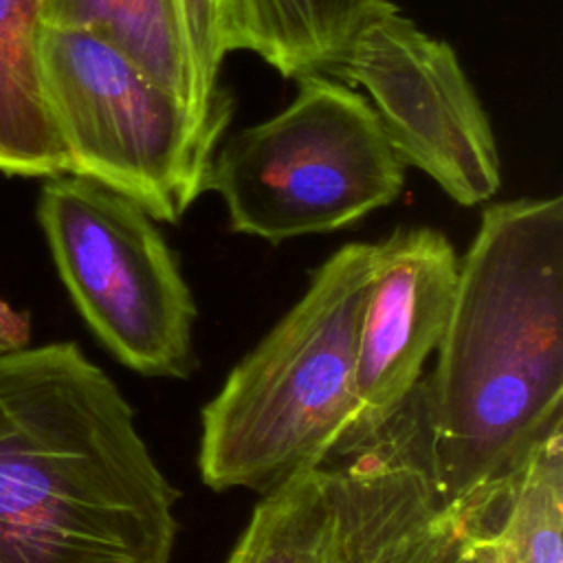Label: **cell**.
Wrapping results in <instances>:
<instances>
[{"instance_id": "5b68a950", "label": "cell", "mask_w": 563, "mask_h": 563, "mask_svg": "<svg viewBox=\"0 0 563 563\" xmlns=\"http://www.w3.org/2000/svg\"><path fill=\"white\" fill-rule=\"evenodd\" d=\"M42 77L68 174L130 198L167 224L205 194L224 130L200 121L112 42L44 24Z\"/></svg>"}, {"instance_id": "30bf717a", "label": "cell", "mask_w": 563, "mask_h": 563, "mask_svg": "<svg viewBox=\"0 0 563 563\" xmlns=\"http://www.w3.org/2000/svg\"><path fill=\"white\" fill-rule=\"evenodd\" d=\"M224 563H365L341 468L308 466L266 490Z\"/></svg>"}, {"instance_id": "9a60e30c", "label": "cell", "mask_w": 563, "mask_h": 563, "mask_svg": "<svg viewBox=\"0 0 563 563\" xmlns=\"http://www.w3.org/2000/svg\"><path fill=\"white\" fill-rule=\"evenodd\" d=\"M191 77L194 114L216 128L231 119V95L220 88L218 75L229 44L227 0H174Z\"/></svg>"}, {"instance_id": "2e32d148", "label": "cell", "mask_w": 563, "mask_h": 563, "mask_svg": "<svg viewBox=\"0 0 563 563\" xmlns=\"http://www.w3.org/2000/svg\"><path fill=\"white\" fill-rule=\"evenodd\" d=\"M31 343V317L0 297V354Z\"/></svg>"}, {"instance_id": "8fae6325", "label": "cell", "mask_w": 563, "mask_h": 563, "mask_svg": "<svg viewBox=\"0 0 563 563\" xmlns=\"http://www.w3.org/2000/svg\"><path fill=\"white\" fill-rule=\"evenodd\" d=\"M475 563H563V427L519 471L460 508Z\"/></svg>"}, {"instance_id": "ba28073f", "label": "cell", "mask_w": 563, "mask_h": 563, "mask_svg": "<svg viewBox=\"0 0 563 563\" xmlns=\"http://www.w3.org/2000/svg\"><path fill=\"white\" fill-rule=\"evenodd\" d=\"M460 257L431 227H398L372 242L356 341V420L339 449L352 453L409 400L446 330Z\"/></svg>"}, {"instance_id": "7a4b0ae2", "label": "cell", "mask_w": 563, "mask_h": 563, "mask_svg": "<svg viewBox=\"0 0 563 563\" xmlns=\"http://www.w3.org/2000/svg\"><path fill=\"white\" fill-rule=\"evenodd\" d=\"M178 490L73 341L0 354V563H172Z\"/></svg>"}, {"instance_id": "9c48e42d", "label": "cell", "mask_w": 563, "mask_h": 563, "mask_svg": "<svg viewBox=\"0 0 563 563\" xmlns=\"http://www.w3.org/2000/svg\"><path fill=\"white\" fill-rule=\"evenodd\" d=\"M427 446L416 398L367 442L385 563H475L464 515L435 497Z\"/></svg>"}, {"instance_id": "e0dca14e", "label": "cell", "mask_w": 563, "mask_h": 563, "mask_svg": "<svg viewBox=\"0 0 563 563\" xmlns=\"http://www.w3.org/2000/svg\"><path fill=\"white\" fill-rule=\"evenodd\" d=\"M372 2H374V0H372Z\"/></svg>"}, {"instance_id": "4fadbf2b", "label": "cell", "mask_w": 563, "mask_h": 563, "mask_svg": "<svg viewBox=\"0 0 563 563\" xmlns=\"http://www.w3.org/2000/svg\"><path fill=\"white\" fill-rule=\"evenodd\" d=\"M227 7L231 51H251L282 77L299 79L336 73L372 0H227Z\"/></svg>"}, {"instance_id": "52a82bcc", "label": "cell", "mask_w": 563, "mask_h": 563, "mask_svg": "<svg viewBox=\"0 0 563 563\" xmlns=\"http://www.w3.org/2000/svg\"><path fill=\"white\" fill-rule=\"evenodd\" d=\"M332 77L365 88L400 161L451 200L475 207L499 191L497 141L457 53L391 2H372Z\"/></svg>"}, {"instance_id": "3957f363", "label": "cell", "mask_w": 563, "mask_h": 563, "mask_svg": "<svg viewBox=\"0 0 563 563\" xmlns=\"http://www.w3.org/2000/svg\"><path fill=\"white\" fill-rule=\"evenodd\" d=\"M369 257L372 242L336 249L202 407L198 471L207 488L264 495L339 453L356 420V341Z\"/></svg>"}, {"instance_id": "6da1fadb", "label": "cell", "mask_w": 563, "mask_h": 563, "mask_svg": "<svg viewBox=\"0 0 563 563\" xmlns=\"http://www.w3.org/2000/svg\"><path fill=\"white\" fill-rule=\"evenodd\" d=\"M440 506L508 482L563 427V200L488 205L460 257L433 372L418 385Z\"/></svg>"}, {"instance_id": "7c38bea8", "label": "cell", "mask_w": 563, "mask_h": 563, "mask_svg": "<svg viewBox=\"0 0 563 563\" xmlns=\"http://www.w3.org/2000/svg\"><path fill=\"white\" fill-rule=\"evenodd\" d=\"M44 0H0V172L68 174L42 77Z\"/></svg>"}, {"instance_id": "277c9868", "label": "cell", "mask_w": 563, "mask_h": 563, "mask_svg": "<svg viewBox=\"0 0 563 563\" xmlns=\"http://www.w3.org/2000/svg\"><path fill=\"white\" fill-rule=\"evenodd\" d=\"M297 81L282 112L216 150L205 180L231 231L271 244L354 224L405 185L407 165L358 90L319 73Z\"/></svg>"}, {"instance_id": "8992f818", "label": "cell", "mask_w": 563, "mask_h": 563, "mask_svg": "<svg viewBox=\"0 0 563 563\" xmlns=\"http://www.w3.org/2000/svg\"><path fill=\"white\" fill-rule=\"evenodd\" d=\"M37 220L77 312L125 367L150 378L196 369V299L156 220L75 174L46 178Z\"/></svg>"}, {"instance_id": "5bb4252c", "label": "cell", "mask_w": 563, "mask_h": 563, "mask_svg": "<svg viewBox=\"0 0 563 563\" xmlns=\"http://www.w3.org/2000/svg\"><path fill=\"white\" fill-rule=\"evenodd\" d=\"M44 24L90 31L112 42L194 112L174 0H44Z\"/></svg>"}]
</instances>
